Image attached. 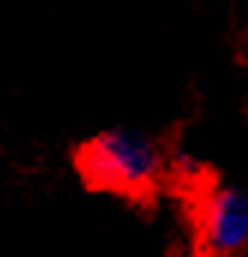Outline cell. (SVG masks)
Returning a JSON list of instances; mask_svg holds the SVG:
<instances>
[{"instance_id":"cell-1","label":"cell","mask_w":248,"mask_h":257,"mask_svg":"<svg viewBox=\"0 0 248 257\" xmlns=\"http://www.w3.org/2000/svg\"><path fill=\"white\" fill-rule=\"evenodd\" d=\"M78 174L93 189L114 194H147L168 174V153L144 128H105L75 156Z\"/></svg>"},{"instance_id":"cell-2","label":"cell","mask_w":248,"mask_h":257,"mask_svg":"<svg viewBox=\"0 0 248 257\" xmlns=\"http://www.w3.org/2000/svg\"><path fill=\"white\" fill-rule=\"evenodd\" d=\"M200 257H242L248 251V189L212 186L197 206Z\"/></svg>"}]
</instances>
